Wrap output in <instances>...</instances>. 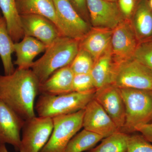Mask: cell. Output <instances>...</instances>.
<instances>
[{
	"label": "cell",
	"mask_w": 152,
	"mask_h": 152,
	"mask_svg": "<svg viewBox=\"0 0 152 152\" xmlns=\"http://www.w3.org/2000/svg\"><path fill=\"white\" fill-rule=\"evenodd\" d=\"M80 41L61 36L47 47L45 53L31 68L40 84L61 68L69 66L80 49Z\"/></svg>",
	"instance_id": "2"
},
{
	"label": "cell",
	"mask_w": 152,
	"mask_h": 152,
	"mask_svg": "<svg viewBox=\"0 0 152 152\" xmlns=\"http://www.w3.org/2000/svg\"><path fill=\"white\" fill-rule=\"evenodd\" d=\"M83 126L85 129L98 134L104 138L120 131L94 98L84 109Z\"/></svg>",
	"instance_id": "13"
},
{
	"label": "cell",
	"mask_w": 152,
	"mask_h": 152,
	"mask_svg": "<svg viewBox=\"0 0 152 152\" xmlns=\"http://www.w3.org/2000/svg\"><path fill=\"white\" fill-rule=\"evenodd\" d=\"M129 136L119 131L104 138L99 145L87 152H127Z\"/></svg>",
	"instance_id": "24"
},
{
	"label": "cell",
	"mask_w": 152,
	"mask_h": 152,
	"mask_svg": "<svg viewBox=\"0 0 152 152\" xmlns=\"http://www.w3.org/2000/svg\"><path fill=\"white\" fill-rule=\"evenodd\" d=\"M24 36L32 37L48 47L61 36L59 31L49 19L36 15H21Z\"/></svg>",
	"instance_id": "14"
},
{
	"label": "cell",
	"mask_w": 152,
	"mask_h": 152,
	"mask_svg": "<svg viewBox=\"0 0 152 152\" xmlns=\"http://www.w3.org/2000/svg\"><path fill=\"white\" fill-rule=\"evenodd\" d=\"M90 23L94 28L113 30L124 18L118 3L107 0H86Z\"/></svg>",
	"instance_id": "10"
},
{
	"label": "cell",
	"mask_w": 152,
	"mask_h": 152,
	"mask_svg": "<svg viewBox=\"0 0 152 152\" xmlns=\"http://www.w3.org/2000/svg\"><path fill=\"white\" fill-rule=\"evenodd\" d=\"M47 48L45 45L36 38L24 36L21 40L14 44V53L16 56L14 64L19 69H31L36 57L45 52Z\"/></svg>",
	"instance_id": "16"
},
{
	"label": "cell",
	"mask_w": 152,
	"mask_h": 152,
	"mask_svg": "<svg viewBox=\"0 0 152 152\" xmlns=\"http://www.w3.org/2000/svg\"><path fill=\"white\" fill-rule=\"evenodd\" d=\"M139 44L131 19H124L112 31L111 47L115 63L118 64L134 58Z\"/></svg>",
	"instance_id": "8"
},
{
	"label": "cell",
	"mask_w": 152,
	"mask_h": 152,
	"mask_svg": "<svg viewBox=\"0 0 152 152\" xmlns=\"http://www.w3.org/2000/svg\"><path fill=\"white\" fill-rule=\"evenodd\" d=\"M113 30L92 27L80 41V47L89 53L96 61L111 48Z\"/></svg>",
	"instance_id": "17"
},
{
	"label": "cell",
	"mask_w": 152,
	"mask_h": 152,
	"mask_svg": "<svg viewBox=\"0 0 152 152\" xmlns=\"http://www.w3.org/2000/svg\"><path fill=\"white\" fill-rule=\"evenodd\" d=\"M0 10L5 20L8 30L15 43L24 36L22 28L20 15L17 8L16 0H0Z\"/></svg>",
	"instance_id": "21"
},
{
	"label": "cell",
	"mask_w": 152,
	"mask_h": 152,
	"mask_svg": "<svg viewBox=\"0 0 152 152\" xmlns=\"http://www.w3.org/2000/svg\"><path fill=\"white\" fill-rule=\"evenodd\" d=\"M40 83L31 69L17 68L12 73L0 75V100L25 120L36 116L35 101Z\"/></svg>",
	"instance_id": "1"
},
{
	"label": "cell",
	"mask_w": 152,
	"mask_h": 152,
	"mask_svg": "<svg viewBox=\"0 0 152 152\" xmlns=\"http://www.w3.org/2000/svg\"><path fill=\"white\" fill-rule=\"evenodd\" d=\"M73 90V92L80 93L95 92L96 89L90 73L75 75Z\"/></svg>",
	"instance_id": "26"
},
{
	"label": "cell",
	"mask_w": 152,
	"mask_h": 152,
	"mask_svg": "<svg viewBox=\"0 0 152 152\" xmlns=\"http://www.w3.org/2000/svg\"><path fill=\"white\" fill-rule=\"evenodd\" d=\"M75 75L69 66L57 70L40 84L39 94L58 95L72 92Z\"/></svg>",
	"instance_id": "15"
},
{
	"label": "cell",
	"mask_w": 152,
	"mask_h": 152,
	"mask_svg": "<svg viewBox=\"0 0 152 152\" xmlns=\"http://www.w3.org/2000/svg\"><path fill=\"white\" fill-rule=\"evenodd\" d=\"M116 64L112 55L111 47L95 61L90 72L96 89L112 84Z\"/></svg>",
	"instance_id": "20"
},
{
	"label": "cell",
	"mask_w": 152,
	"mask_h": 152,
	"mask_svg": "<svg viewBox=\"0 0 152 152\" xmlns=\"http://www.w3.org/2000/svg\"><path fill=\"white\" fill-rule=\"evenodd\" d=\"M53 118L37 117L25 120L19 152H39L48 141L53 130Z\"/></svg>",
	"instance_id": "7"
},
{
	"label": "cell",
	"mask_w": 152,
	"mask_h": 152,
	"mask_svg": "<svg viewBox=\"0 0 152 152\" xmlns=\"http://www.w3.org/2000/svg\"><path fill=\"white\" fill-rule=\"evenodd\" d=\"M103 139L102 136L84 129L71 139L64 152H83L89 151Z\"/></svg>",
	"instance_id": "23"
},
{
	"label": "cell",
	"mask_w": 152,
	"mask_h": 152,
	"mask_svg": "<svg viewBox=\"0 0 152 152\" xmlns=\"http://www.w3.org/2000/svg\"><path fill=\"white\" fill-rule=\"evenodd\" d=\"M75 10L86 21L90 24L86 0H69Z\"/></svg>",
	"instance_id": "30"
},
{
	"label": "cell",
	"mask_w": 152,
	"mask_h": 152,
	"mask_svg": "<svg viewBox=\"0 0 152 152\" xmlns=\"http://www.w3.org/2000/svg\"><path fill=\"white\" fill-rule=\"evenodd\" d=\"M25 122L20 115L0 100V144H10L18 152L21 131Z\"/></svg>",
	"instance_id": "12"
},
{
	"label": "cell",
	"mask_w": 152,
	"mask_h": 152,
	"mask_svg": "<svg viewBox=\"0 0 152 152\" xmlns=\"http://www.w3.org/2000/svg\"><path fill=\"white\" fill-rule=\"evenodd\" d=\"M134 58L152 72V40L139 44Z\"/></svg>",
	"instance_id": "27"
},
{
	"label": "cell",
	"mask_w": 152,
	"mask_h": 152,
	"mask_svg": "<svg viewBox=\"0 0 152 152\" xmlns=\"http://www.w3.org/2000/svg\"><path fill=\"white\" fill-rule=\"evenodd\" d=\"M15 42L9 34L5 20L0 16V57L5 75H9L15 71L12 56L14 53Z\"/></svg>",
	"instance_id": "22"
},
{
	"label": "cell",
	"mask_w": 152,
	"mask_h": 152,
	"mask_svg": "<svg viewBox=\"0 0 152 152\" xmlns=\"http://www.w3.org/2000/svg\"><path fill=\"white\" fill-rule=\"evenodd\" d=\"M0 16H1V15H0Z\"/></svg>",
	"instance_id": "36"
},
{
	"label": "cell",
	"mask_w": 152,
	"mask_h": 152,
	"mask_svg": "<svg viewBox=\"0 0 152 152\" xmlns=\"http://www.w3.org/2000/svg\"><path fill=\"white\" fill-rule=\"evenodd\" d=\"M127 152H152V143L141 134L130 135Z\"/></svg>",
	"instance_id": "28"
},
{
	"label": "cell",
	"mask_w": 152,
	"mask_h": 152,
	"mask_svg": "<svg viewBox=\"0 0 152 152\" xmlns=\"http://www.w3.org/2000/svg\"><path fill=\"white\" fill-rule=\"evenodd\" d=\"M20 15H36L45 17L53 23L63 36L53 0H16Z\"/></svg>",
	"instance_id": "19"
},
{
	"label": "cell",
	"mask_w": 152,
	"mask_h": 152,
	"mask_svg": "<svg viewBox=\"0 0 152 152\" xmlns=\"http://www.w3.org/2000/svg\"><path fill=\"white\" fill-rule=\"evenodd\" d=\"M131 20L139 43L152 40V10L149 0H139Z\"/></svg>",
	"instance_id": "18"
},
{
	"label": "cell",
	"mask_w": 152,
	"mask_h": 152,
	"mask_svg": "<svg viewBox=\"0 0 152 152\" xmlns=\"http://www.w3.org/2000/svg\"><path fill=\"white\" fill-rule=\"evenodd\" d=\"M94 60L86 51L80 48L79 51L69 66L75 75L89 74Z\"/></svg>",
	"instance_id": "25"
},
{
	"label": "cell",
	"mask_w": 152,
	"mask_h": 152,
	"mask_svg": "<svg viewBox=\"0 0 152 152\" xmlns=\"http://www.w3.org/2000/svg\"><path fill=\"white\" fill-rule=\"evenodd\" d=\"M107 1L112 2H117V1H118V0H107Z\"/></svg>",
	"instance_id": "34"
},
{
	"label": "cell",
	"mask_w": 152,
	"mask_h": 152,
	"mask_svg": "<svg viewBox=\"0 0 152 152\" xmlns=\"http://www.w3.org/2000/svg\"><path fill=\"white\" fill-rule=\"evenodd\" d=\"M112 84L119 89L152 91V72L133 58L116 64Z\"/></svg>",
	"instance_id": "6"
},
{
	"label": "cell",
	"mask_w": 152,
	"mask_h": 152,
	"mask_svg": "<svg viewBox=\"0 0 152 152\" xmlns=\"http://www.w3.org/2000/svg\"><path fill=\"white\" fill-rule=\"evenodd\" d=\"M64 37L80 41L92 26L75 10L69 0H53Z\"/></svg>",
	"instance_id": "9"
},
{
	"label": "cell",
	"mask_w": 152,
	"mask_h": 152,
	"mask_svg": "<svg viewBox=\"0 0 152 152\" xmlns=\"http://www.w3.org/2000/svg\"><path fill=\"white\" fill-rule=\"evenodd\" d=\"M0 152H9L5 144H0Z\"/></svg>",
	"instance_id": "32"
},
{
	"label": "cell",
	"mask_w": 152,
	"mask_h": 152,
	"mask_svg": "<svg viewBox=\"0 0 152 152\" xmlns=\"http://www.w3.org/2000/svg\"><path fill=\"white\" fill-rule=\"evenodd\" d=\"M94 99L102 107L121 132L125 124L126 111L119 89L112 84L104 86L96 90Z\"/></svg>",
	"instance_id": "11"
},
{
	"label": "cell",
	"mask_w": 152,
	"mask_h": 152,
	"mask_svg": "<svg viewBox=\"0 0 152 152\" xmlns=\"http://www.w3.org/2000/svg\"><path fill=\"white\" fill-rule=\"evenodd\" d=\"M136 132L140 133L146 140L152 143V122L148 123L137 128Z\"/></svg>",
	"instance_id": "31"
},
{
	"label": "cell",
	"mask_w": 152,
	"mask_h": 152,
	"mask_svg": "<svg viewBox=\"0 0 152 152\" xmlns=\"http://www.w3.org/2000/svg\"><path fill=\"white\" fill-rule=\"evenodd\" d=\"M95 92H72L58 95L40 94L35 110L38 116L53 118L84 110L93 99Z\"/></svg>",
	"instance_id": "4"
},
{
	"label": "cell",
	"mask_w": 152,
	"mask_h": 152,
	"mask_svg": "<svg viewBox=\"0 0 152 152\" xmlns=\"http://www.w3.org/2000/svg\"><path fill=\"white\" fill-rule=\"evenodd\" d=\"M84 110L53 118V130L39 152H64L68 143L83 127Z\"/></svg>",
	"instance_id": "5"
},
{
	"label": "cell",
	"mask_w": 152,
	"mask_h": 152,
	"mask_svg": "<svg viewBox=\"0 0 152 152\" xmlns=\"http://www.w3.org/2000/svg\"><path fill=\"white\" fill-rule=\"evenodd\" d=\"M149 3L150 7L152 10V0H149Z\"/></svg>",
	"instance_id": "33"
},
{
	"label": "cell",
	"mask_w": 152,
	"mask_h": 152,
	"mask_svg": "<svg viewBox=\"0 0 152 152\" xmlns=\"http://www.w3.org/2000/svg\"><path fill=\"white\" fill-rule=\"evenodd\" d=\"M137 1H139V0H137Z\"/></svg>",
	"instance_id": "35"
},
{
	"label": "cell",
	"mask_w": 152,
	"mask_h": 152,
	"mask_svg": "<svg viewBox=\"0 0 152 152\" xmlns=\"http://www.w3.org/2000/svg\"><path fill=\"white\" fill-rule=\"evenodd\" d=\"M124 103L126 118L121 132L128 134L152 121V91L119 89Z\"/></svg>",
	"instance_id": "3"
},
{
	"label": "cell",
	"mask_w": 152,
	"mask_h": 152,
	"mask_svg": "<svg viewBox=\"0 0 152 152\" xmlns=\"http://www.w3.org/2000/svg\"><path fill=\"white\" fill-rule=\"evenodd\" d=\"M138 1L137 0H118L117 3L124 19H131Z\"/></svg>",
	"instance_id": "29"
}]
</instances>
